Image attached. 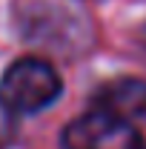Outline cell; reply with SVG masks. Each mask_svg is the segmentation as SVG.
<instances>
[{
    "instance_id": "1",
    "label": "cell",
    "mask_w": 146,
    "mask_h": 149,
    "mask_svg": "<svg viewBox=\"0 0 146 149\" xmlns=\"http://www.w3.org/2000/svg\"><path fill=\"white\" fill-rule=\"evenodd\" d=\"M15 26L32 46L57 55H86L95 43L92 20L57 0H15Z\"/></svg>"
},
{
    "instance_id": "2",
    "label": "cell",
    "mask_w": 146,
    "mask_h": 149,
    "mask_svg": "<svg viewBox=\"0 0 146 149\" xmlns=\"http://www.w3.org/2000/svg\"><path fill=\"white\" fill-rule=\"evenodd\" d=\"M63 95V77L57 69L37 55H23L0 74V100L15 115H37L55 106Z\"/></svg>"
},
{
    "instance_id": "3",
    "label": "cell",
    "mask_w": 146,
    "mask_h": 149,
    "mask_svg": "<svg viewBox=\"0 0 146 149\" xmlns=\"http://www.w3.org/2000/svg\"><path fill=\"white\" fill-rule=\"evenodd\" d=\"M60 149H146V138L132 120L92 106L63 126Z\"/></svg>"
},
{
    "instance_id": "4",
    "label": "cell",
    "mask_w": 146,
    "mask_h": 149,
    "mask_svg": "<svg viewBox=\"0 0 146 149\" xmlns=\"http://www.w3.org/2000/svg\"><path fill=\"white\" fill-rule=\"evenodd\" d=\"M89 103L95 109H106L112 115H120L132 123L146 120V80L135 77V74L106 80L89 95Z\"/></svg>"
},
{
    "instance_id": "5",
    "label": "cell",
    "mask_w": 146,
    "mask_h": 149,
    "mask_svg": "<svg viewBox=\"0 0 146 149\" xmlns=\"http://www.w3.org/2000/svg\"><path fill=\"white\" fill-rule=\"evenodd\" d=\"M17 138V115L0 100V149H9Z\"/></svg>"
}]
</instances>
